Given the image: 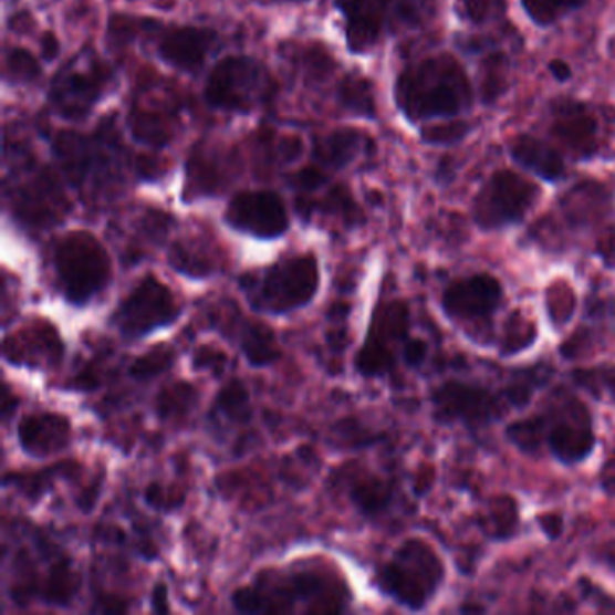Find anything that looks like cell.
<instances>
[{
    "mask_svg": "<svg viewBox=\"0 0 615 615\" xmlns=\"http://www.w3.org/2000/svg\"><path fill=\"white\" fill-rule=\"evenodd\" d=\"M262 4H299V2H308V0H260Z\"/></svg>",
    "mask_w": 615,
    "mask_h": 615,
    "instance_id": "47",
    "label": "cell"
},
{
    "mask_svg": "<svg viewBox=\"0 0 615 615\" xmlns=\"http://www.w3.org/2000/svg\"><path fill=\"white\" fill-rule=\"evenodd\" d=\"M15 399H13V396H10V388H8V386H4V406H2V411H4V416H8V414H10V405H17Z\"/></svg>",
    "mask_w": 615,
    "mask_h": 615,
    "instance_id": "46",
    "label": "cell"
},
{
    "mask_svg": "<svg viewBox=\"0 0 615 615\" xmlns=\"http://www.w3.org/2000/svg\"><path fill=\"white\" fill-rule=\"evenodd\" d=\"M59 51V39H56L53 33H45L44 39H42V54H44V59L48 60V62H53Z\"/></svg>",
    "mask_w": 615,
    "mask_h": 615,
    "instance_id": "44",
    "label": "cell"
},
{
    "mask_svg": "<svg viewBox=\"0 0 615 615\" xmlns=\"http://www.w3.org/2000/svg\"><path fill=\"white\" fill-rule=\"evenodd\" d=\"M128 117H131L128 119L131 133L137 142L152 145V147H165L170 142L171 131L161 114L134 111Z\"/></svg>",
    "mask_w": 615,
    "mask_h": 615,
    "instance_id": "30",
    "label": "cell"
},
{
    "mask_svg": "<svg viewBox=\"0 0 615 615\" xmlns=\"http://www.w3.org/2000/svg\"><path fill=\"white\" fill-rule=\"evenodd\" d=\"M170 265L190 279H205L213 273L210 257L188 244H176L171 248Z\"/></svg>",
    "mask_w": 615,
    "mask_h": 615,
    "instance_id": "34",
    "label": "cell"
},
{
    "mask_svg": "<svg viewBox=\"0 0 615 615\" xmlns=\"http://www.w3.org/2000/svg\"><path fill=\"white\" fill-rule=\"evenodd\" d=\"M538 522L542 525L543 532L548 534L551 540L562 536L563 532V518L560 514H543L538 518Z\"/></svg>",
    "mask_w": 615,
    "mask_h": 615,
    "instance_id": "42",
    "label": "cell"
},
{
    "mask_svg": "<svg viewBox=\"0 0 615 615\" xmlns=\"http://www.w3.org/2000/svg\"><path fill=\"white\" fill-rule=\"evenodd\" d=\"M152 611L154 612H168V591L165 583H157L152 594Z\"/></svg>",
    "mask_w": 615,
    "mask_h": 615,
    "instance_id": "43",
    "label": "cell"
},
{
    "mask_svg": "<svg viewBox=\"0 0 615 615\" xmlns=\"http://www.w3.org/2000/svg\"><path fill=\"white\" fill-rule=\"evenodd\" d=\"M219 44V34L210 28L199 25H176L163 33L157 54L165 64L181 71L197 74Z\"/></svg>",
    "mask_w": 615,
    "mask_h": 615,
    "instance_id": "14",
    "label": "cell"
},
{
    "mask_svg": "<svg viewBox=\"0 0 615 615\" xmlns=\"http://www.w3.org/2000/svg\"><path fill=\"white\" fill-rule=\"evenodd\" d=\"M540 199V188L513 170L494 171L473 200L480 230L494 231L522 222Z\"/></svg>",
    "mask_w": 615,
    "mask_h": 615,
    "instance_id": "7",
    "label": "cell"
},
{
    "mask_svg": "<svg viewBox=\"0 0 615 615\" xmlns=\"http://www.w3.org/2000/svg\"><path fill=\"white\" fill-rule=\"evenodd\" d=\"M520 167L543 181L557 183L565 177V161L556 147L532 136H518L509 148Z\"/></svg>",
    "mask_w": 615,
    "mask_h": 615,
    "instance_id": "19",
    "label": "cell"
},
{
    "mask_svg": "<svg viewBox=\"0 0 615 615\" xmlns=\"http://www.w3.org/2000/svg\"><path fill=\"white\" fill-rule=\"evenodd\" d=\"M435 414L442 423L488 425L499 416V400L480 386L448 382L434 392Z\"/></svg>",
    "mask_w": 615,
    "mask_h": 615,
    "instance_id": "13",
    "label": "cell"
},
{
    "mask_svg": "<svg viewBox=\"0 0 615 615\" xmlns=\"http://www.w3.org/2000/svg\"><path fill=\"white\" fill-rule=\"evenodd\" d=\"M508 59L503 54L491 56L488 64L483 67L480 88H482V100L494 102L500 94L508 87Z\"/></svg>",
    "mask_w": 615,
    "mask_h": 615,
    "instance_id": "35",
    "label": "cell"
},
{
    "mask_svg": "<svg viewBox=\"0 0 615 615\" xmlns=\"http://www.w3.org/2000/svg\"><path fill=\"white\" fill-rule=\"evenodd\" d=\"M80 591V574L74 569L73 563L67 557H56L48 569L42 586H40V597L54 606H67Z\"/></svg>",
    "mask_w": 615,
    "mask_h": 615,
    "instance_id": "22",
    "label": "cell"
},
{
    "mask_svg": "<svg viewBox=\"0 0 615 615\" xmlns=\"http://www.w3.org/2000/svg\"><path fill=\"white\" fill-rule=\"evenodd\" d=\"M2 73H4L6 84L28 85L40 79L42 67L30 51L11 48L6 51Z\"/></svg>",
    "mask_w": 615,
    "mask_h": 615,
    "instance_id": "32",
    "label": "cell"
},
{
    "mask_svg": "<svg viewBox=\"0 0 615 615\" xmlns=\"http://www.w3.org/2000/svg\"><path fill=\"white\" fill-rule=\"evenodd\" d=\"M289 183L299 191H316L320 190L322 186L327 185L329 177L325 176L322 170L311 167L296 171V174L289 179Z\"/></svg>",
    "mask_w": 615,
    "mask_h": 615,
    "instance_id": "38",
    "label": "cell"
},
{
    "mask_svg": "<svg viewBox=\"0 0 615 615\" xmlns=\"http://www.w3.org/2000/svg\"><path fill=\"white\" fill-rule=\"evenodd\" d=\"M410 311L405 302L386 303L372 317L365 345L357 352L356 368L362 376H385L396 365L394 345L408 340Z\"/></svg>",
    "mask_w": 615,
    "mask_h": 615,
    "instance_id": "10",
    "label": "cell"
},
{
    "mask_svg": "<svg viewBox=\"0 0 615 615\" xmlns=\"http://www.w3.org/2000/svg\"><path fill=\"white\" fill-rule=\"evenodd\" d=\"M19 210L34 222H48L54 220L56 211L60 213L59 191L45 179L31 183L25 186L20 196Z\"/></svg>",
    "mask_w": 615,
    "mask_h": 615,
    "instance_id": "24",
    "label": "cell"
},
{
    "mask_svg": "<svg viewBox=\"0 0 615 615\" xmlns=\"http://www.w3.org/2000/svg\"><path fill=\"white\" fill-rule=\"evenodd\" d=\"M394 98L411 123L455 119L473 105V88L451 54H435L400 71Z\"/></svg>",
    "mask_w": 615,
    "mask_h": 615,
    "instance_id": "1",
    "label": "cell"
},
{
    "mask_svg": "<svg viewBox=\"0 0 615 615\" xmlns=\"http://www.w3.org/2000/svg\"><path fill=\"white\" fill-rule=\"evenodd\" d=\"M351 500L359 513L374 517L385 511L392 502L390 483L377 477H366L352 483Z\"/></svg>",
    "mask_w": 615,
    "mask_h": 615,
    "instance_id": "26",
    "label": "cell"
},
{
    "mask_svg": "<svg viewBox=\"0 0 615 615\" xmlns=\"http://www.w3.org/2000/svg\"><path fill=\"white\" fill-rule=\"evenodd\" d=\"M551 69L552 76L557 80V82H569L572 79V69L563 62V60H552L549 64Z\"/></svg>",
    "mask_w": 615,
    "mask_h": 615,
    "instance_id": "45",
    "label": "cell"
},
{
    "mask_svg": "<svg viewBox=\"0 0 615 615\" xmlns=\"http://www.w3.org/2000/svg\"><path fill=\"white\" fill-rule=\"evenodd\" d=\"M503 288L499 279L480 273L449 283L440 305L451 320H483L500 308Z\"/></svg>",
    "mask_w": 615,
    "mask_h": 615,
    "instance_id": "12",
    "label": "cell"
},
{
    "mask_svg": "<svg viewBox=\"0 0 615 615\" xmlns=\"http://www.w3.org/2000/svg\"><path fill=\"white\" fill-rule=\"evenodd\" d=\"M231 603L244 614H288L296 605H308V612H340L343 588L331 577L316 571L293 572L285 576L262 574L253 585L233 592Z\"/></svg>",
    "mask_w": 615,
    "mask_h": 615,
    "instance_id": "2",
    "label": "cell"
},
{
    "mask_svg": "<svg viewBox=\"0 0 615 615\" xmlns=\"http://www.w3.org/2000/svg\"><path fill=\"white\" fill-rule=\"evenodd\" d=\"M588 0H522V8L529 19L540 28H551L560 20L582 10Z\"/></svg>",
    "mask_w": 615,
    "mask_h": 615,
    "instance_id": "29",
    "label": "cell"
},
{
    "mask_svg": "<svg viewBox=\"0 0 615 615\" xmlns=\"http://www.w3.org/2000/svg\"><path fill=\"white\" fill-rule=\"evenodd\" d=\"M552 134L580 159L600 154V122L582 102H557L552 111Z\"/></svg>",
    "mask_w": 615,
    "mask_h": 615,
    "instance_id": "15",
    "label": "cell"
},
{
    "mask_svg": "<svg viewBox=\"0 0 615 615\" xmlns=\"http://www.w3.org/2000/svg\"><path fill=\"white\" fill-rule=\"evenodd\" d=\"M113 71L94 54L84 53L60 69L50 88V103L59 116L82 119L111 87Z\"/></svg>",
    "mask_w": 615,
    "mask_h": 615,
    "instance_id": "9",
    "label": "cell"
},
{
    "mask_svg": "<svg viewBox=\"0 0 615 615\" xmlns=\"http://www.w3.org/2000/svg\"><path fill=\"white\" fill-rule=\"evenodd\" d=\"M216 410L231 423H248L251 419V403L244 383L240 379L226 383L217 394Z\"/></svg>",
    "mask_w": 615,
    "mask_h": 615,
    "instance_id": "28",
    "label": "cell"
},
{
    "mask_svg": "<svg viewBox=\"0 0 615 615\" xmlns=\"http://www.w3.org/2000/svg\"><path fill=\"white\" fill-rule=\"evenodd\" d=\"M54 269L64 299L79 308L102 293L113 274L107 250L88 231H71L59 240Z\"/></svg>",
    "mask_w": 615,
    "mask_h": 615,
    "instance_id": "5",
    "label": "cell"
},
{
    "mask_svg": "<svg viewBox=\"0 0 615 615\" xmlns=\"http://www.w3.org/2000/svg\"><path fill=\"white\" fill-rule=\"evenodd\" d=\"M179 316L181 305L170 289L154 274H147L114 309L111 322L123 337L136 342L159 329L168 327Z\"/></svg>",
    "mask_w": 615,
    "mask_h": 615,
    "instance_id": "8",
    "label": "cell"
},
{
    "mask_svg": "<svg viewBox=\"0 0 615 615\" xmlns=\"http://www.w3.org/2000/svg\"><path fill=\"white\" fill-rule=\"evenodd\" d=\"M20 448L33 459L53 457L71 442V423L67 417L45 411L20 419L17 426Z\"/></svg>",
    "mask_w": 615,
    "mask_h": 615,
    "instance_id": "17",
    "label": "cell"
},
{
    "mask_svg": "<svg viewBox=\"0 0 615 615\" xmlns=\"http://www.w3.org/2000/svg\"><path fill=\"white\" fill-rule=\"evenodd\" d=\"M226 363H228V357L225 352L210 347V345H202L194 352V366L199 371H213L220 374Z\"/></svg>",
    "mask_w": 615,
    "mask_h": 615,
    "instance_id": "37",
    "label": "cell"
},
{
    "mask_svg": "<svg viewBox=\"0 0 615 615\" xmlns=\"http://www.w3.org/2000/svg\"><path fill=\"white\" fill-rule=\"evenodd\" d=\"M462 4H465L468 19L479 22V24L489 17L497 15L499 6H503L502 0H465Z\"/></svg>",
    "mask_w": 615,
    "mask_h": 615,
    "instance_id": "39",
    "label": "cell"
},
{
    "mask_svg": "<svg viewBox=\"0 0 615 615\" xmlns=\"http://www.w3.org/2000/svg\"><path fill=\"white\" fill-rule=\"evenodd\" d=\"M469 134V123L460 119H446L442 125H434L423 131V142L434 147H449L462 142Z\"/></svg>",
    "mask_w": 615,
    "mask_h": 615,
    "instance_id": "36",
    "label": "cell"
},
{
    "mask_svg": "<svg viewBox=\"0 0 615 615\" xmlns=\"http://www.w3.org/2000/svg\"><path fill=\"white\" fill-rule=\"evenodd\" d=\"M434 11L435 0H382L386 37L420 30Z\"/></svg>",
    "mask_w": 615,
    "mask_h": 615,
    "instance_id": "21",
    "label": "cell"
},
{
    "mask_svg": "<svg viewBox=\"0 0 615 615\" xmlns=\"http://www.w3.org/2000/svg\"><path fill=\"white\" fill-rule=\"evenodd\" d=\"M366 137L354 128H340L320 136L314 143V159L320 167L342 170L356 161L365 150Z\"/></svg>",
    "mask_w": 615,
    "mask_h": 615,
    "instance_id": "20",
    "label": "cell"
},
{
    "mask_svg": "<svg viewBox=\"0 0 615 615\" xmlns=\"http://www.w3.org/2000/svg\"><path fill=\"white\" fill-rule=\"evenodd\" d=\"M174 362H176V351L167 345H159L134 359L128 374L136 382H150L154 377L165 374Z\"/></svg>",
    "mask_w": 615,
    "mask_h": 615,
    "instance_id": "33",
    "label": "cell"
},
{
    "mask_svg": "<svg viewBox=\"0 0 615 615\" xmlns=\"http://www.w3.org/2000/svg\"><path fill=\"white\" fill-rule=\"evenodd\" d=\"M426 354H428V345L423 340H417V337H408L403 345V359L411 368L423 365Z\"/></svg>",
    "mask_w": 615,
    "mask_h": 615,
    "instance_id": "40",
    "label": "cell"
},
{
    "mask_svg": "<svg viewBox=\"0 0 615 615\" xmlns=\"http://www.w3.org/2000/svg\"><path fill=\"white\" fill-rule=\"evenodd\" d=\"M273 91V76L260 60L233 54L211 69L206 80L205 100L217 111L248 114L264 105Z\"/></svg>",
    "mask_w": 615,
    "mask_h": 615,
    "instance_id": "6",
    "label": "cell"
},
{
    "mask_svg": "<svg viewBox=\"0 0 615 615\" xmlns=\"http://www.w3.org/2000/svg\"><path fill=\"white\" fill-rule=\"evenodd\" d=\"M334 8L343 17L351 53H368L386 37L379 0H334Z\"/></svg>",
    "mask_w": 615,
    "mask_h": 615,
    "instance_id": "18",
    "label": "cell"
},
{
    "mask_svg": "<svg viewBox=\"0 0 615 615\" xmlns=\"http://www.w3.org/2000/svg\"><path fill=\"white\" fill-rule=\"evenodd\" d=\"M197 405V390L190 383L179 382L167 386L157 396V416L161 419H177L190 414Z\"/></svg>",
    "mask_w": 615,
    "mask_h": 615,
    "instance_id": "31",
    "label": "cell"
},
{
    "mask_svg": "<svg viewBox=\"0 0 615 615\" xmlns=\"http://www.w3.org/2000/svg\"><path fill=\"white\" fill-rule=\"evenodd\" d=\"M145 500H147L148 505H152L154 509L174 508V503H171V500L165 494L159 483H150V486H148L147 491H145Z\"/></svg>",
    "mask_w": 615,
    "mask_h": 615,
    "instance_id": "41",
    "label": "cell"
},
{
    "mask_svg": "<svg viewBox=\"0 0 615 615\" xmlns=\"http://www.w3.org/2000/svg\"><path fill=\"white\" fill-rule=\"evenodd\" d=\"M226 225L253 239H279L289 230V213L282 197L274 191H240L226 208Z\"/></svg>",
    "mask_w": 615,
    "mask_h": 615,
    "instance_id": "11",
    "label": "cell"
},
{
    "mask_svg": "<svg viewBox=\"0 0 615 615\" xmlns=\"http://www.w3.org/2000/svg\"><path fill=\"white\" fill-rule=\"evenodd\" d=\"M244 291L257 311L285 314L313 302L320 289V268L314 254H296L269 265L264 273L240 277Z\"/></svg>",
    "mask_w": 615,
    "mask_h": 615,
    "instance_id": "3",
    "label": "cell"
},
{
    "mask_svg": "<svg viewBox=\"0 0 615 615\" xmlns=\"http://www.w3.org/2000/svg\"><path fill=\"white\" fill-rule=\"evenodd\" d=\"M225 163L220 161V157L208 152L196 150L190 159V190L199 191V194H216L220 183L225 181Z\"/></svg>",
    "mask_w": 615,
    "mask_h": 615,
    "instance_id": "27",
    "label": "cell"
},
{
    "mask_svg": "<svg viewBox=\"0 0 615 615\" xmlns=\"http://www.w3.org/2000/svg\"><path fill=\"white\" fill-rule=\"evenodd\" d=\"M445 576V563L430 543L411 538L379 569L376 582L385 596L408 611H423L439 592Z\"/></svg>",
    "mask_w": 615,
    "mask_h": 615,
    "instance_id": "4",
    "label": "cell"
},
{
    "mask_svg": "<svg viewBox=\"0 0 615 615\" xmlns=\"http://www.w3.org/2000/svg\"><path fill=\"white\" fill-rule=\"evenodd\" d=\"M551 454L563 465H577L596 448V435L592 430L588 411L580 403L569 414H562L548 431Z\"/></svg>",
    "mask_w": 615,
    "mask_h": 615,
    "instance_id": "16",
    "label": "cell"
},
{
    "mask_svg": "<svg viewBox=\"0 0 615 615\" xmlns=\"http://www.w3.org/2000/svg\"><path fill=\"white\" fill-rule=\"evenodd\" d=\"M337 103L345 113L352 116L376 119L377 108L374 88L368 80L362 76H347L337 87Z\"/></svg>",
    "mask_w": 615,
    "mask_h": 615,
    "instance_id": "25",
    "label": "cell"
},
{
    "mask_svg": "<svg viewBox=\"0 0 615 615\" xmlns=\"http://www.w3.org/2000/svg\"><path fill=\"white\" fill-rule=\"evenodd\" d=\"M240 351L251 366L273 365L280 357L279 342L265 323L248 322L240 336Z\"/></svg>",
    "mask_w": 615,
    "mask_h": 615,
    "instance_id": "23",
    "label": "cell"
}]
</instances>
